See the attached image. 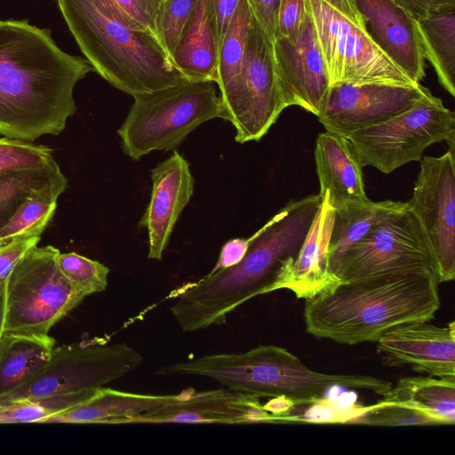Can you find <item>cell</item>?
<instances>
[{
	"mask_svg": "<svg viewBox=\"0 0 455 455\" xmlns=\"http://www.w3.org/2000/svg\"><path fill=\"white\" fill-rule=\"evenodd\" d=\"M92 71L48 29L0 20V135L34 141L60 134L76 112L75 86Z\"/></svg>",
	"mask_w": 455,
	"mask_h": 455,
	"instance_id": "obj_1",
	"label": "cell"
},
{
	"mask_svg": "<svg viewBox=\"0 0 455 455\" xmlns=\"http://www.w3.org/2000/svg\"><path fill=\"white\" fill-rule=\"evenodd\" d=\"M321 202L319 194L290 200L251 236L240 262L209 273L183 290L171 307L181 331L223 324L247 300L284 289Z\"/></svg>",
	"mask_w": 455,
	"mask_h": 455,
	"instance_id": "obj_2",
	"label": "cell"
},
{
	"mask_svg": "<svg viewBox=\"0 0 455 455\" xmlns=\"http://www.w3.org/2000/svg\"><path fill=\"white\" fill-rule=\"evenodd\" d=\"M439 283L431 273L340 283L305 299L306 331L345 345L377 341L396 325L433 319L441 305Z\"/></svg>",
	"mask_w": 455,
	"mask_h": 455,
	"instance_id": "obj_3",
	"label": "cell"
},
{
	"mask_svg": "<svg viewBox=\"0 0 455 455\" xmlns=\"http://www.w3.org/2000/svg\"><path fill=\"white\" fill-rule=\"evenodd\" d=\"M85 59L102 78L132 97L179 84L157 36L133 28L112 0H57Z\"/></svg>",
	"mask_w": 455,
	"mask_h": 455,
	"instance_id": "obj_4",
	"label": "cell"
},
{
	"mask_svg": "<svg viewBox=\"0 0 455 455\" xmlns=\"http://www.w3.org/2000/svg\"><path fill=\"white\" fill-rule=\"evenodd\" d=\"M160 376H198L228 389L260 397L284 396L295 403L324 395L330 388L361 389L385 395L392 382L368 375L314 371L285 348L260 345L237 354H214L164 365Z\"/></svg>",
	"mask_w": 455,
	"mask_h": 455,
	"instance_id": "obj_5",
	"label": "cell"
},
{
	"mask_svg": "<svg viewBox=\"0 0 455 455\" xmlns=\"http://www.w3.org/2000/svg\"><path fill=\"white\" fill-rule=\"evenodd\" d=\"M133 98L117 133L124 153L134 161L151 151L176 150L200 124L222 116L213 82L186 80Z\"/></svg>",
	"mask_w": 455,
	"mask_h": 455,
	"instance_id": "obj_6",
	"label": "cell"
},
{
	"mask_svg": "<svg viewBox=\"0 0 455 455\" xmlns=\"http://www.w3.org/2000/svg\"><path fill=\"white\" fill-rule=\"evenodd\" d=\"M415 273H431L439 281L430 241L406 203L345 251L335 275L341 283H355Z\"/></svg>",
	"mask_w": 455,
	"mask_h": 455,
	"instance_id": "obj_7",
	"label": "cell"
},
{
	"mask_svg": "<svg viewBox=\"0 0 455 455\" xmlns=\"http://www.w3.org/2000/svg\"><path fill=\"white\" fill-rule=\"evenodd\" d=\"M59 252L52 245L36 246L16 264L6 282L4 332L49 334L87 297L60 272Z\"/></svg>",
	"mask_w": 455,
	"mask_h": 455,
	"instance_id": "obj_8",
	"label": "cell"
},
{
	"mask_svg": "<svg viewBox=\"0 0 455 455\" xmlns=\"http://www.w3.org/2000/svg\"><path fill=\"white\" fill-rule=\"evenodd\" d=\"M452 136L454 113L430 93L411 108L345 137L363 167L369 165L387 174L410 162L420 161L429 146Z\"/></svg>",
	"mask_w": 455,
	"mask_h": 455,
	"instance_id": "obj_9",
	"label": "cell"
},
{
	"mask_svg": "<svg viewBox=\"0 0 455 455\" xmlns=\"http://www.w3.org/2000/svg\"><path fill=\"white\" fill-rule=\"evenodd\" d=\"M126 343L101 339L55 347L50 359L14 389L0 396V405L59 393L103 387L143 363Z\"/></svg>",
	"mask_w": 455,
	"mask_h": 455,
	"instance_id": "obj_10",
	"label": "cell"
},
{
	"mask_svg": "<svg viewBox=\"0 0 455 455\" xmlns=\"http://www.w3.org/2000/svg\"><path fill=\"white\" fill-rule=\"evenodd\" d=\"M221 118L235 128V141H259L286 108L274 60L273 43L251 16L241 67L220 91Z\"/></svg>",
	"mask_w": 455,
	"mask_h": 455,
	"instance_id": "obj_11",
	"label": "cell"
},
{
	"mask_svg": "<svg viewBox=\"0 0 455 455\" xmlns=\"http://www.w3.org/2000/svg\"><path fill=\"white\" fill-rule=\"evenodd\" d=\"M327 70L329 84L416 85L362 28L323 0H305Z\"/></svg>",
	"mask_w": 455,
	"mask_h": 455,
	"instance_id": "obj_12",
	"label": "cell"
},
{
	"mask_svg": "<svg viewBox=\"0 0 455 455\" xmlns=\"http://www.w3.org/2000/svg\"><path fill=\"white\" fill-rule=\"evenodd\" d=\"M408 207L419 220L434 250L439 283L455 277V153L423 156Z\"/></svg>",
	"mask_w": 455,
	"mask_h": 455,
	"instance_id": "obj_13",
	"label": "cell"
},
{
	"mask_svg": "<svg viewBox=\"0 0 455 455\" xmlns=\"http://www.w3.org/2000/svg\"><path fill=\"white\" fill-rule=\"evenodd\" d=\"M430 93L420 84L410 86L334 84L330 86L317 117L325 131L346 136L411 108Z\"/></svg>",
	"mask_w": 455,
	"mask_h": 455,
	"instance_id": "obj_14",
	"label": "cell"
},
{
	"mask_svg": "<svg viewBox=\"0 0 455 455\" xmlns=\"http://www.w3.org/2000/svg\"><path fill=\"white\" fill-rule=\"evenodd\" d=\"M273 52L278 85L286 108L298 106L317 116L330 84L307 10L299 30L293 36L275 38Z\"/></svg>",
	"mask_w": 455,
	"mask_h": 455,
	"instance_id": "obj_15",
	"label": "cell"
},
{
	"mask_svg": "<svg viewBox=\"0 0 455 455\" xmlns=\"http://www.w3.org/2000/svg\"><path fill=\"white\" fill-rule=\"evenodd\" d=\"M385 365L411 366L428 376L455 379V323L441 327L429 321L396 325L377 339Z\"/></svg>",
	"mask_w": 455,
	"mask_h": 455,
	"instance_id": "obj_16",
	"label": "cell"
},
{
	"mask_svg": "<svg viewBox=\"0 0 455 455\" xmlns=\"http://www.w3.org/2000/svg\"><path fill=\"white\" fill-rule=\"evenodd\" d=\"M130 423H274V417L253 395L228 388L188 389L178 402Z\"/></svg>",
	"mask_w": 455,
	"mask_h": 455,
	"instance_id": "obj_17",
	"label": "cell"
},
{
	"mask_svg": "<svg viewBox=\"0 0 455 455\" xmlns=\"http://www.w3.org/2000/svg\"><path fill=\"white\" fill-rule=\"evenodd\" d=\"M152 190L139 226L148 231L150 259L161 260L173 228L188 204L195 180L187 160L176 150L151 170Z\"/></svg>",
	"mask_w": 455,
	"mask_h": 455,
	"instance_id": "obj_18",
	"label": "cell"
},
{
	"mask_svg": "<svg viewBox=\"0 0 455 455\" xmlns=\"http://www.w3.org/2000/svg\"><path fill=\"white\" fill-rule=\"evenodd\" d=\"M362 28L414 83L425 76L416 20L394 0H355Z\"/></svg>",
	"mask_w": 455,
	"mask_h": 455,
	"instance_id": "obj_19",
	"label": "cell"
},
{
	"mask_svg": "<svg viewBox=\"0 0 455 455\" xmlns=\"http://www.w3.org/2000/svg\"><path fill=\"white\" fill-rule=\"evenodd\" d=\"M314 155L319 196L323 197L327 193L334 210L369 200L363 166L345 136L328 131L321 132L315 140Z\"/></svg>",
	"mask_w": 455,
	"mask_h": 455,
	"instance_id": "obj_20",
	"label": "cell"
},
{
	"mask_svg": "<svg viewBox=\"0 0 455 455\" xmlns=\"http://www.w3.org/2000/svg\"><path fill=\"white\" fill-rule=\"evenodd\" d=\"M333 220L334 209L329 203L326 193L322 197L318 212L284 287L299 299H311L341 283L329 266L328 250Z\"/></svg>",
	"mask_w": 455,
	"mask_h": 455,
	"instance_id": "obj_21",
	"label": "cell"
},
{
	"mask_svg": "<svg viewBox=\"0 0 455 455\" xmlns=\"http://www.w3.org/2000/svg\"><path fill=\"white\" fill-rule=\"evenodd\" d=\"M220 40L212 0H199L170 56L189 82H217Z\"/></svg>",
	"mask_w": 455,
	"mask_h": 455,
	"instance_id": "obj_22",
	"label": "cell"
},
{
	"mask_svg": "<svg viewBox=\"0 0 455 455\" xmlns=\"http://www.w3.org/2000/svg\"><path fill=\"white\" fill-rule=\"evenodd\" d=\"M178 395H144L100 387L91 399L48 418L44 423L128 424L178 402Z\"/></svg>",
	"mask_w": 455,
	"mask_h": 455,
	"instance_id": "obj_23",
	"label": "cell"
},
{
	"mask_svg": "<svg viewBox=\"0 0 455 455\" xmlns=\"http://www.w3.org/2000/svg\"><path fill=\"white\" fill-rule=\"evenodd\" d=\"M380 402L420 411L438 425H453L455 379L432 376L402 378L383 395Z\"/></svg>",
	"mask_w": 455,
	"mask_h": 455,
	"instance_id": "obj_24",
	"label": "cell"
},
{
	"mask_svg": "<svg viewBox=\"0 0 455 455\" xmlns=\"http://www.w3.org/2000/svg\"><path fill=\"white\" fill-rule=\"evenodd\" d=\"M55 339L49 334L3 332L0 337V396L33 375L51 357Z\"/></svg>",
	"mask_w": 455,
	"mask_h": 455,
	"instance_id": "obj_25",
	"label": "cell"
},
{
	"mask_svg": "<svg viewBox=\"0 0 455 455\" xmlns=\"http://www.w3.org/2000/svg\"><path fill=\"white\" fill-rule=\"evenodd\" d=\"M67 188L68 180L53 158L33 168L0 173V228L28 197L51 195L59 198Z\"/></svg>",
	"mask_w": 455,
	"mask_h": 455,
	"instance_id": "obj_26",
	"label": "cell"
},
{
	"mask_svg": "<svg viewBox=\"0 0 455 455\" xmlns=\"http://www.w3.org/2000/svg\"><path fill=\"white\" fill-rule=\"evenodd\" d=\"M406 206V202L385 200L351 204L334 210L329 243V266L335 275L345 251L369 230L391 214Z\"/></svg>",
	"mask_w": 455,
	"mask_h": 455,
	"instance_id": "obj_27",
	"label": "cell"
},
{
	"mask_svg": "<svg viewBox=\"0 0 455 455\" xmlns=\"http://www.w3.org/2000/svg\"><path fill=\"white\" fill-rule=\"evenodd\" d=\"M425 59L435 70L439 83L455 96V6L416 20Z\"/></svg>",
	"mask_w": 455,
	"mask_h": 455,
	"instance_id": "obj_28",
	"label": "cell"
},
{
	"mask_svg": "<svg viewBox=\"0 0 455 455\" xmlns=\"http://www.w3.org/2000/svg\"><path fill=\"white\" fill-rule=\"evenodd\" d=\"M369 405L357 403L355 395L342 394L339 397H318L294 403L287 411L275 417V423L352 424L364 413Z\"/></svg>",
	"mask_w": 455,
	"mask_h": 455,
	"instance_id": "obj_29",
	"label": "cell"
},
{
	"mask_svg": "<svg viewBox=\"0 0 455 455\" xmlns=\"http://www.w3.org/2000/svg\"><path fill=\"white\" fill-rule=\"evenodd\" d=\"M100 388L59 393L1 404L0 424L44 423L48 418L91 399Z\"/></svg>",
	"mask_w": 455,
	"mask_h": 455,
	"instance_id": "obj_30",
	"label": "cell"
},
{
	"mask_svg": "<svg viewBox=\"0 0 455 455\" xmlns=\"http://www.w3.org/2000/svg\"><path fill=\"white\" fill-rule=\"evenodd\" d=\"M247 0H241L220 47L217 84L223 90L238 74L251 20Z\"/></svg>",
	"mask_w": 455,
	"mask_h": 455,
	"instance_id": "obj_31",
	"label": "cell"
},
{
	"mask_svg": "<svg viewBox=\"0 0 455 455\" xmlns=\"http://www.w3.org/2000/svg\"><path fill=\"white\" fill-rule=\"evenodd\" d=\"M58 198L51 195L28 197L0 228V242L26 235H42L52 220Z\"/></svg>",
	"mask_w": 455,
	"mask_h": 455,
	"instance_id": "obj_32",
	"label": "cell"
},
{
	"mask_svg": "<svg viewBox=\"0 0 455 455\" xmlns=\"http://www.w3.org/2000/svg\"><path fill=\"white\" fill-rule=\"evenodd\" d=\"M55 260L60 272L70 284L87 296L107 288L109 268L104 264L76 252L60 251Z\"/></svg>",
	"mask_w": 455,
	"mask_h": 455,
	"instance_id": "obj_33",
	"label": "cell"
},
{
	"mask_svg": "<svg viewBox=\"0 0 455 455\" xmlns=\"http://www.w3.org/2000/svg\"><path fill=\"white\" fill-rule=\"evenodd\" d=\"M199 0H164L156 21V35L169 58Z\"/></svg>",
	"mask_w": 455,
	"mask_h": 455,
	"instance_id": "obj_34",
	"label": "cell"
},
{
	"mask_svg": "<svg viewBox=\"0 0 455 455\" xmlns=\"http://www.w3.org/2000/svg\"><path fill=\"white\" fill-rule=\"evenodd\" d=\"M352 424L376 427L437 426L438 423L420 411L403 405L378 402L356 418Z\"/></svg>",
	"mask_w": 455,
	"mask_h": 455,
	"instance_id": "obj_35",
	"label": "cell"
},
{
	"mask_svg": "<svg viewBox=\"0 0 455 455\" xmlns=\"http://www.w3.org/2000/svg\"><path fill=\"white\" fill-rule=\"evenodd\" d=\"M52 149L18 139H0V173L33 168L52 159Z\"/></svg>",
	"mask_w": 455,
	"mask_h": 455,
	"instance_id": "obj_36",
	"label": "cell"
},
{
	"mask_svg": "<svg viewBox=\"0 0 455 455\" xmlns=\"http://www.w3.org/2000/svg\"><path fill=\"white\" fill-rule=\"evenodd\" d=\"M112 1L133 28L149 31L156 35V21L164 0Z\"/></svg>",
	"mask_w": 455,
	"mask_h": 455,
	"instance_id": "obj_37",
	"label": "cell"
},
{
	"mask_svg": "<svg viewBox=\"0 0 455 455\" xmlns=\"http://www.w3.org/2000/svg\"><path fill=\"white\" fill-rule=\"evenodd\" d=\"M40 240L41 235L26 234L0 242V283L7 280L20 259Z\"/></svg>",
	"mask_w": 455,
	"mask_h": 455,
	"instance_id": "obj_38",
	"label": "cell"
},
{
	"mask_svg": "<svg viewBox=\"0 0 455 455\" xmlns=\"http://www.w3.org/2000/svg\"><path fill=\"white\" fill-rule=\"evenodd\" d=\"M306 14L305 0H279L275 38L293 36L299 30Z\"/></svg>",
	"mask_w": 455,
	"mask_h": 455,
	"instance_id": "obj_39",
	"label": "cell"
},
{
	"mask_svg": "<svg viewBox=\"0 0 455 455\" xmlns=\"http://www.w3.org/2000/svg\"><path fill=\"white\" fill-rule=\"evenodd\" d=\"M251 13L272 43L275 42L279 0H247Z\"/></svg>",
	"mask_w": 455,
	"mask_h": 455,
	"instance_id": "obj_40",
	"label": "cell"
},
{
	"mask_svg": "<svg viewBox=\"0 0 455 455\" xmlns=\"http://www.w3.org/2000/svg\"><path fill=\"white\" fill-rule=\"evenodd\" d=\"M251 236L248 238H234L228 241L221 248L218 260L210 274L225 269L240 262L244 257Z\"/></svg>",
	"mask_w": 455,
	"mask_h": 455,
	"instance_id": "obj_41",
	"label": "cell"
},
{
	"mask_svg": "<svg viewBox=\"0 0 455 455\" xmlns=\"http://www.w3.org/2000/svg\"><path fill=\"white\" fill-rule=\"evenodd\" d=\"M415 20L429 14L455 6V0H394Z\"/></svg>",
	"mask_w": 455,
	"mask_h": 455,
	"instance_id": "obj_42",
	"label": "cell"
},
{
	"mask_svg": "<svg viewBox=\"0 0 455 455\" xmlns=\"http://www.w3.org/2000/svg\"><path fill=\"white\" fill-rule=\"evenodd\" d=\"M220 44L241 0H212Z\"/></svg>",
	"mask_w": 455,
	"mask_h": 455,
	"instance_id": "obj_43",
	"label": "cell"
},
{
	"mask_svg": "<svg viewBox=\"0 0 455 455\" xmlns=\"http://www.w3.org/2000/svg\"><path fill=\"white\" fill-rule=\"evenodd\" d=\"M331 7L362 28V20L357 11L355 0H323Z\"/></svg>",
	"mask_w": 455,
	"mask_h": 455,
	"instance_id": "obj_44",
	"label": "cell"
},
{
	"mask_svg": "<svg viewBox=\"0 0 455 455\" xmlns=\"http://www.w3.org/2000/svg\"><path fill=\"white\" fill-rule=\"evenodd\" d=\"M6 281L0 283V337L4 332L6 310Z\"/></svg>",
	"mask_w": 455,
	"mask_h": 455,
	"instance_id": "obj_45",
	"label": "cell"
}]
</instances>
